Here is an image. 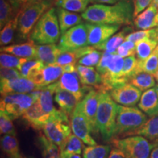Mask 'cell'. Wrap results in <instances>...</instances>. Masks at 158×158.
I'll return each mask as SVG.
<instances>
[{"label": "cell", "mask_w": 158, "mask_h": 158, "mask_svg": "<svg viewBox=\"0 0 158 158\" xmlns=\"http://www.w3.org/2000/svg\"><path fill=\"white\" fill-rule=\"evenodd\" d=\"M8 158H28V157H24V156H23L22 155H20L19 156H18V157H8Z\"/></svg>", "instance_id": "6f0895ef"}, {"label": "cell", "mask_w": 158, "mask_h": 158, "mask_svg": "<svg viewBox=\"0 0 158 158\" xmlns=\"http://www.w3.org/2000/svg\"><path fill=\"white\" fill-rule=\"evenodd\" d=\"M16 12L8 0H0V28L2 29L9 21L16 16Z\"/></svg>", "instance_id": "836d02e7"}, {"label": "cell", "mask_w": 158, "mask_h": 158, "mask_svg": "<svg viewBox=\"0 0 158 158\" xmlns=\"http://www.w3.org/2000/svg\"><path fill=\"white\" fill-rule=\"evenodd\" d=\"M109 93L116 103L124 106H135L142 95L141 91L130 83L113 89Z\"/></svg>", "instance_id": "4fadbf2b"}, {"label": "cell", "mask_w": 158, "mask_h": 158, "mask_svg": "<svg viewBox=\"0 0 158 158\" xmlns=\"http://www.w3.org/2000/svg\"><path fill=\"white\" fill-rule=\"evenodd\" d=\"M114 147L123 152L126 158H150L155 147L152 142L141 135H132L123 138H113Z\"/></svg>", "instance_id": "52a82bcc"}, {"label": "cell", "mask_w": 158, "mask_h": 158, "mask_svg": "<svg viewBox=\"0 0 158 158\" xmlns=\"http://www.w3.org/2000/svg\"><path fill=\"white\" fill-rule=\"evenodd\" d=\"M41 89H42L37 86L31 79L24 77H20L0 83V91L2 95L12 93L28 94Z\"/></svg>", "instance_id": "5bb4252c"}, {"label": "cell", "mask_w": 158, "mask_h": 158, "mask_svg": "<svg viewBox=\"0 0 158 158\" xmlns=\"http://www.w3.org/2000/svg\"><path fill=\"white\" fill-rule=\"evenodd\" d=\"M102 54L100 51L94 48L87 54H86L82 58H81L78 61V64L83 65L86 67H93L98 64L100 62L101 59Z\"/></svg>", "instance_id": "b9f144b4"}, {"label": "cell", "mask_w": 158, "mask_h": 158, "mask_svg": "<svg viewBox=\"0 0 158 158\" xmlns=\"http://www.w3.org/2000/svg\"><path fill=\"white\" fill-rule=\"evenodd\" d=\"M47 1H52V0H29V4L43 2H47Z\"/></svg>", "instance_id": "db71d44e"}, {"label": "cell", "mask_w": 158, "mask_h": 158, "mask_svg": "<svg viewBox=\"0 0 158 158\" xmlns=\"http://www.w3.org/2000/svg\"><path fill=\"white\" fill-rule=\"evenodd\" d=\"M133 13L132 2L123 1L113 5L93 4L81 13V16L88 23L121 26L131 24Z\"/></svg>", "instance_id": "6da1fadb"}, {"label": "cell", "mask_w": 158, "mask_h": 158, "mask_svg": "<svg viewBox=\"0 0 158 158\" xmlns=\"http://www.w3.org/2000/svg\"><path fill=\"white\" fill-rule=\"evenodd\" d=\"M111 149L110 145L89 146L83 150V158H108Z\"/></svg>", "instance_id": "d6a6232c"}, {"label": "cell", "mask_w": 158, "mask_h": 158, "mask_svg": "<svg viewBox=\"0 0 158 158\" xmlns=\"http://www.w3.org/2000/svg\"><path fill=\"white\" fill-rule=\"evenodd\" d=\"M116 53L123 58L133 56L135 54V43L130 40H124L117 48Z\"/></svg>", "instance_id": "7bdbcfd3"}, {"label": "cell", "mask_w": 158, "mask_h": 158, "mask_svg": "<svg viewBox=\"0 0 158 158\" xmlns=\"http://www.w3.org/2000/svg\"><path fill=\"white\" fill-rule=\"evenodd\" d=\"M0 133L1 135H16L13 119L2 110H0Z\"/></svg>", "instance_id": "ab89813d"}, {"label": "cell", "mask_w": 158, "mask_h": 158, "mask_svg": "<svg viewBox=\"0 0 158 158\" xmlns=\"http://www.w3.org/2000/svg\"><path fill=\"white\" fill-rule=\"evenodd\" d=\"M78 59L77 58L75 51H66L59 55L56 64L60 66L67 64H76Z\"/></svg>", "instance_id": "ee69618b"}, {"label": "cell", "mask_w": 158, "mask_h": 158, "mask_svg": "<svg viewBox=\"0 0 158 158\" xmlns=\"http://www.w3.org/2000/svg\"><path fill=\"white\" fill-rule=\"evenodd\" d=\"M108 158H126V157L122 150L115 147L111 149Z\"/></svg>", "instance_id": "681fc988"}, {"label": "cell", "mask_w": 158, "mask_h": 158, "mask_svg": "<svg viewBox=\"0 0 158 158\" xmlns=\"http://www.w3.org/2000/svg\"><path fill=\"white\" fill-rule=\"evenodd\" d=\"M88 35V45L96 48L111 37L119 29L120 25L102 24L86 23Z\"/></svg>", "instance_id": "30bf717a"}, {"label": "cell", "mask_w": 158, "mask_h": 158, "mask_svg": "<svg viewBox=\"0 0 158 158\" xmlns=\"http://www.w3.org/2000/svg\"><path fill=\"white\" fill-rule=\"evenodd\" d=\"M147 120V115L139 108L118 105L115 133L113 138L132 136Z\"/></svg>", "instance_id": "277c9868"}, {"label": "cell", "mask_w": 158, "mask_h": 158, "mask_svg": "<svg viewBox=\"0 0 158 158\" xmlns=\"http://www.w3.org/2000/svg\"><path fill=\"white\" fill-rule=\"evenodd\" d=\"M91 0H55L57 7L73 13H83L88 7Z\"/></svg>", "instance_id": "1f68e13d"}, {"label": "cell", "mask_w": 158, "mask_h": 158, "mask_svg": "<svg viewBox=\"0 0 158 158\" xmlns=\"http://www.w3.org/2000/svg\"><path fill=\"white\" fill-rule=\"evenodd\" d=\"M70 124L74 135L80 138L84 143L89 146L97 145L96 141L92 136V132L89 122L82 112L79 102L70 116Z\"/></svg>", "instance_id": "9c48e42d"}, {"label": "cell", "mask_w": 158, "mask_h": 158, "mask_svg": "<svg viewBox=\"0 0 158 158\" xmlns=\"http://www.w3.org/2000/svg\"><path fill=\"white\" fill-rule=\"evenodd\" d=\"M37 141L42 152L43 158H60L59 147L56 144L48 140L45 135L40 134Z\"/></svg>", "instance_id": "4316f807"}, {"label": "cell", "mask_w": 158, "mask_h": 158, "mask_svg": "<svg viewBox=\"0 0 158 158\" xmlns=\"http://www.w3.org/2000/svg\"><path fill=\"white\" fill-rule=\"evenodd\" d=\"M84 142L76 135L71 134L60 152H66L80 155L83 152V150L84 149Z\"/></svg>", "instance_id": "f35d334b"}, {"label": "cell", "mask_w": 158, "mask_h": 158, "mask_svg": "<svg viewBox=\"0 0 158 158\" xmlns=\"http://www.w3.org/2000/svg\"><path fill=\"white\" fill-rule=\"evenodd\" d=\"M133 135H141L155 144L158 141V114L151 117Z\"/></svg>", "instance_id": "484cf974"}, {"label": "cell", "mask_w": 158, "mask_h": 158, "mask_svg": "<svg viewBox=\"0 0 158 158\" xmlns=\"http://www.w3.org/2000/svg\"><path fill=\"white\" fill-rule=\"evenodd\" d=\"M19 13L14 19L6 24L0 33V45L2 47L8 45L13 41L15 32H17L18 21H19Z\"/></svg>", "instance_id": "f546056e"}, {"label": "cell", "mask_w": 158, "mask_h": 158, "mask_svg": "<svg viewBox=\"0 0 158 158\" xmlns=\"http://www.w3.org/2000/svg\"><path fill=\"white\" fill-rule=\"evenodd\" d=\"M154 52H155V53H156V54H157L158 55V45H157V47H156L155 50V51H154Z\"/></svg>", "instance_id": "680465c9"}, {"label": "cell", "mask_w": 158, "mask_h": 158, "mask_svg": "<svg viewBox=\"0 0 158 158\" xmlns=\"http://www.w3.org/2000/svg\"><path fill=\"white\" fill-rule=\"evenodd\" d=\"M29 59L20 58L15 56L14 55L7 54V53L2 52L0 54V64L1 68H14L21 71V68L24 63H26Z\"/></svg>", "instance_id": "e575fe53"}, {"label": "cell", "mask_w": 158, "mask_h": 158, "mask_svg": "<svg viewBox=\"0 0 158 158\" xmlns=\"http://www.w3.org/2000/svg\"><path fill=\"white\" fill-rule=\"evenodd\" d=\"M62 53L58 45L55 43L46 45H37L36 59L45 66L56 64L59 55Z\"/></svg>", "instance_id": "44dd1931"}, {"label": "cell", "mask_w": 158, "mask_h": 158, "mask_svg": "<svg viewBox=\"0 0 158 158\" xmlns=\"http://www.w3.org/2000/svg\"><path fill=\"white\" fill-rule=\"evenodd\" d=\"M155 89H156V91H157V95H158V85H157V86H155Z\"/></svg>", "instance_id": "91938a15"}, {"label": "cell", "mask_w": 158, "mask_h": 158, "mask_svg": "<svg viewBox=\"0 0 158 158\" xmlns=\"http://www.w3.org/2000/svg\"><path fill=\"white\" fill-rule=\"evenodd\" d=\"M138 59L135 55L126 57L124 60L123 68L122 70V78L129 82L130 78L138 73Z\"/></svg>", "instance_id": "d590c367"}, {"label": "cell", "mask_w": 158, "mask_h": 158, "mask_svg": "<svg viewBox=\"0 0 158 158\" xmlns=\"http://www.w3.org/2000/svg\"><path fill=\"white\" fill-rule=\"evenodd\" d=\"M98 91L100 98L96 116V127L105 141H111L115 133L118 104L110 97L109 92Z\"/></svg>", "instance_id": "7a4b0ae2"}, {"label": "cell", "mask_w": 158, "mask_h": 158, "mask_svg": "<svg viewBox=\"0 0 158 158\" xmlns=\"http://www.w3.org/2000/svg\"><path fill=\"white\" fill-rule=\"evenodd\" d=\"M56 14L62 35L66 32L68 29L81 24L83 22V18L81 15L77 14L76 13H73V12L66 10L61 7L56 8Z\"/></svg>", "instance_id": "7402d4cb"}, {"label": "cell", "mask_w": 158, "mask_h": 158, "mask_svg": "<svg viewBox=\"0 0 158 158\" xmlns=\"http://www.w3.org/2000/svg\"><path fill=\"white\" fill-rule=\"evenodd\" d=\"M157 146H158V141L157 142V143H155V147H157Z\"/></svg>", "instance_id": "94428289"}, {"label": "cell", "mask_w": 158, "mask_h": 158, "mask_svg": "<svg viewBox=\"0 0 158 158\" xmlns=\"http://www.w3.org/2000/svg\"><path fill=\"white\" fill-rule=\"evenodd\" d=\"M45 137L56 144L62 149L69 136L71 135V127L69 122L52 120L45 124L43 128Z\"/></svg>", "instance_id": "8fae6325"}, {"label": "cell", "mask_w": 158, "mask_h": 158, "mask_svg": "<svg viewBox=\"0 0 158 158\" xmlns=\"http://www.w3.org/2000/svg\"><path fill=\"white\" fill-rule=\"evenodd\" d=\"M16 12H19L29 3V0H8Z\"/></svg>", "instance_id": "c3c4849f"}, {"label": "cell", "mask_w": 158, "mask_h": 158, "mask_svg": "<svg viewBox=\"0 0 158 158\" xmlns=\"http://www.w3.org/2000/svg\"><path fill=\"white\" fill-rule=\"evenodd\" d=\"M88 45V35L86 24L81 23L68 29L61 35L59 48L63 52L74 51Z\"/></svg>", "instance_id": "ba28073f"}, {"label": "cell", "mask_w": 158, "mask_h": 158, "mask_svg": "<svg viewBox=\"0 0 158 158\" xmlns=\"http://www.w3.org/2000/svg\"><path fill=\"white\" fill-rule=\"evenodd\" d=\"M99 98H100V92L96 89H92L79 102L82 112L89 122L92 132L94 133L98 132L96 127V116L98 108Z\"/></svg>", "instance_id": "2e32d148"}, {"label": "cell", "mask_w": 158, "mask_h": 158, "mask_svg": "<svg viewBox=\"0 0 158 158\" xmlns=\"http://www.w3.org/2000/svg\"><path fill=\"white\" fill-rule=\"evenodd\" d=\"M64 74L62 66L56 64L44 66L42 69L31 75L29 78L37 86L43 89L45 86L54 84Z\"/></svg>", "instance_id": "9a60e30c"}, {"label": "cell", "mask_w": 158, "mask_h": 158, "mask_svg": "<svg viewBox=\"0 0 158 158\" xmlns=\"http://www.w3.org/2000/svg\"><path fill=\"white\" fill-rule=\"evenodd\" d=\"M128 83L139 89L141 92H145V91L155 86V76L153 75L144 72H141L135 74V76L130 78Z\"/></svg>", "instance_id": "83f0119b"}, {"label": "cell", "mask_w": 158, "mask_h": 158, "mask_svg": "<svg viewBox=\"0 0 158 158\" xmlns=\"http://www.w3.org/2000/svg\"><path fill=\"white\" fill-rule=\"evenodd\" d=\"M131 1V0H91V2L94 4H108V5H114L120 2Z\"/></svg>", "instance_id": "f907efd6"}, {"label": "cell", "mask_w": 158, "mask_h": 158, "mask_svg": "<svg viewBox=\"0 0 158 158\" xmlns=\"http://www.w3.org/2000/svg\"><path fill=\"white\" fill-rule=\"evenodd\" d=\"M158 42L151 39H145L135 43V54L139 61L147 59L155 51Z\"/></svg>", "instance_id": "f1b7e54d"}, {"label": "cell", "mask_w": 158, "mask_h": 158, "mask_svg": "<svg viewBox=\"0 0 158 158\" xmlns=\"http://www.w3.org/2000/svg\"><path fill=\"white\" fill-rule=\"evenodd\" d=\"M153 5H155L156 7L158 9V0H152V2Z\"/></svg>", "instance_id": "11a10c76"}, {"label": "cell", "mask_w": 158, "mask_h": 158, "mask_svg": "<svg viewBox=\"0 0 158 158\" xmlns=\"http://www.w3.org/2000/svg\"><path fill=\"white\" fill-rule=\"evenodd\" d=\"M1 52L14 55L20 58L36 59L37 45L33 41L29 40L28 42L1 47Z\"/></svg>", "instance_id": "e0dca14e"}, {"label": "cell", "mask_w": 158, "mask_h": 158, "mask_svg": "<svg viewBox=\"0 0 158 158\" xmlns=\"http://www.w3.org/2000/svg\"><path fill=\"white\" fill-rule=\"evenodd\" d=\"M51 4L52 1L28 4L19 11L17 29V39L19 40L29 39L35 26L41 16L50 9Z\"/></svg>", "instance_id": "5b68a950"}, {"label": "cell", "mask_w": 158, "mask_h": 158, "mask_svg": "<svg viewBox=\"0 0 158 158\" xmlns=\"http://www.w3.org/2000/svg\"><path fill=\"white\" fill-rule=\"evenodd\" d=\"M60 27L56 8L51 7L41 16L31 31L29 39L36 45L56 43L60 40Z\"/></svg>", "instance_id": "3957f363"}, {"label": "cell", "mask_w": 158, "mask_h": 158, "mask_svg": "<svg viewBox=\"0 0 158 158\" xmlns=\"http://www.w3.org/2000/svg\"><path fill=\"white\" fill-rule=\"evenodd\" d=\"M134 24L141 30L150 29L158 27V9L151 4L145 10L134 19Z\"/></svg>", "instance_id": "ac0fdd59"}, {"label": "cell", "mask_w": 158, "mask_h": 158, "mask_svg": "<svg viewBox=\"0 0 158 158\" xmlns=\"http://www.w3.org/2000/svg\"><path fill=\"white\" fill-rule=\"evenodd\" d=\"M145 39L154 40L158 42V27L150 29L137 31L130 33L126 37L125 40H130L135 43Z\"/></svg>", "instance_id": "74e56055"}, {"label": "cell", "mask_w": 158, "mask_h": 158, "mask_svg": "<svg viewBox=\"0 0 158 158\" xmlns=\"http://www.w3.org/2000/svg\"><path fill=\"white\" fill-rule=\"evenodd\" d=\"M114 54V53H113V54H110V53L108 52L102 53V55L100 62H99L98 65H96V70L100 75L105 73V72H106V69H107L108 65L109 64L110 59H112V56H113Z\"/></svg>", "instance_id": "bcb514c9"}, {"label": "cell", "mask_w": 158, "mask_h": 158, "mask_svg": "<svg viewBox=\"0 0 158 158\" xmlns=\"http://www.w3.org/2000/svg\"><path fill=\"white\" fill-rule=\"evenodd\" d=\"M60 158H81V157L78 154L60 152Z\"/></svg>", "instance_id": "816d5d0a"}, {"label": "cell", "mask_w": 158, "mask_h": 158, "mask_svg": "<svg viewBox=\"0 0 158 158\" xmlns=\"http://www.w3.org/2000/svg\"><path fill=\"white\" fill-rule=\"evenodd\" d=\"M132 30H133V29L131 27H125L122 31H118V33L110 37L106 42L97 46L95 48L98 49V50L104 51V52L110 53V54L116 53L117 48L125 40L126 37L130 34V31H131Z\"/></svg>", "instance_id": "cb8c5ba5"}, {"label": "cell", "mask_w": 158, "mask_h": 158, "mask_svg": "<svg viewBox=\"0 0 158 158\" xmlns=\"http://www.w3.org/2000/svg\"><path fill=\"white\" fill-rule=\"evenodd\" d=\"M79 81V78L75 76L73 73H64L56 82L49 85V86L54 91V92L58 89L68 91L74 94L79 101H81L92 88L84 85L81 86Z\"/></svg>", "instance_id": "7c38bea8"}, {"label": "cell", "mask_w": 158, "mask_h": 158, "mask_svg": "<svg viewBox=\"0 0 158 158\" xmlns=\"http://www.w3.org/2000/svg\"><path fill=\"white\" fill-rule=\"evenodd\" d=\"M154 76H155V78L156 81H157V84H158V69H157V72L155 73V74L154 75Z\"/></svg>", "instance_id": "9f6ffc18"}, {"label": "cell", "mask_w": 158, "mask_h": 158, "mask_svg": "<svg viewBox=\"0 0 158 158\" xmlns=\"http://www.w3.org/2000/svg\"><path fill=\"white\" fill-rule=\"evenodd\" d=\"M150 158H158V146L154 148L151 152Z\"/></svg>", "instance_id": "f5cc1de1"}, {"label": "cell", "mask_w": 158, "mask_h": 158, "mask_svg": "<svg viewBox=\"0 0 158 158\" xmlns=\"http://www.w3.org/2000/svg\"><path fill=\"white\" fill-rule=\"evenodd\" d=\"M158 69V55L153 52L150 56L143 61L138 60V73L141 72L155 75Z\"/></svg>", "instance_id": "8d00e7d4"}, {"label": "cell", "mask_w": 158, "mask_h": 158, "mask_svg": "<svg viewBox=\"0 0 158 158\" xmlns=\"http://www.w3.org/2000/svg\"><path fill=\"white\" fill-rule=\"evenodd\" d=\"M152 2V0H134L133 17L135 18L143 10H145Z\"/></svg>", "instance_id": "7dc6e473"}, {"label": "cell", "mask_w": 158, "mask_h": 158, "mask_svg": "<svg viewBox=\"0 0 158 158\" xmlns=\"http://www.w3.org/2000/svg\"><path fill=\"white\" fill-rule=\"evenodd\" d=\"M138 108L150 117L157 115L158 95L155 87L149 89L142 93L138 102Z\"/></svg>", "instance_id": "d6986e66"}, {"label": "cell", "mask_w": 158, "mask_h": 158, "mask_svg": "<svg viewBox=\"0 0 158 158\" xmlns=\"http://www.w3.org/2000/svg\"><path fill=\"white\" fill-rule=\"evenodd\" d=\"M54 93V91L49 86L43 87L40 92L39 98L36 101L43 111L49 115H56L60 111L54 106L53 94Z\"/></svg>", "instance_id": "d4e9b609"}, {"label": "cell", "mask_w": 158, "mask_h": 158, "mask_svg": "<svg viewBox=\"0 0 158 158\" xmlns=\"http://www.w3.org/2000/svg\"><path fill=\"white\" fill-rule=\"evenodd\" d=\"M54 101L58 105L60 110L68 114V116H71L77 105L80 102L74 94L62 89H58L55 92Z\"/></svg>", "instance_id": "ffe728a7"}, {"label": "cell", "mask_w": 158, "mask_h": 158, "mask_svg": "<svg viewBox=\"0 0 158 158\" xmlns=\"http://www.w3.org/2000/svg\"><path fill=\"white\" fill-rule=\"evenodd\" d=\"M76 70L80 77V82L84 86H94L96 89L102 84L101 75L93 67L77 64Z\"/></svg>", "instance_id": "603a6c76"}, {"label": "cell", "mask_w": 158, "mask_h": 158, "mask_svg": "<svg viewBox=\"0 0 158 158\" xmlns=\"http://www.w3.org/2000/svg\"><path fill=\"white\" fill-rule=\"evenodd\" d=\"M2 149L8 157H15L19 156V144L16 135H4L1 138Z\"/></svg>", "instance_id": "4dcf8cb0"}, {"label": "cell", "mask_w": 158, "mask_h": 158, "mask_svg": "<svg viewBox=\"0 0 158 158\" xmlns=\"http://www.w3.org/2000/svg\"><path fill=\"white\" fill-rule=\"evenodd\" d=\"M45 65L40 61L37 59H29L27 62L23 65L21 70L20 71L21 76L24 78H29L35 73L42 69Z\"/></svg>", "instance_id": "60d3db41"}, {"label": "cell", "mask_w": 158, "mask_h": 158, "mask_svg": "<svg viewBox=\"0 0 158 158\" xmlns=\"http://www.w3.org/2000/svg\"><path fill=\"white\" fill-rule=\"evenodd\" d=\"M40 90L28 94L12 93L2 95L0 110L5 111L14 120L23 116V114L37 101Z\"/></svg>", "instance_id": "8992f818"}, {"label": "cell", "mask_w": 158, "mask_h": 158, "mask_svg": "<svg viewBox=\"0 0 158 158\" xmlns=\"http://www.w3.org/2000/svg\"><path fill=\"white\" fill-rule=\"evenodd\" d=\"M20 77H22V76H21L20 71L16 70V69L1 68V70H0L1 81L12 80V79L20 78Z\"/></svg>", "instance_id": "f6af8a7d"}]
</instances>
